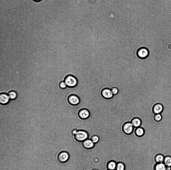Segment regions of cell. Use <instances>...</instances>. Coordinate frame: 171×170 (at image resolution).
<instances>
[{"label":"cell","mask_w":171,"mask_h":170,"mask_svg":"<svg viewBox=\"0 0 171 170\" xmlns=\"http://www.w3.org/2000/svg\"><path fill=\"white\" fill-rule=\"evenodd\" d=\"M72 132L75 139L78 141L82 142L88 138V134L85 131L74 129Z\"/></svg>","instance_id":"6da1fadb"},{"label":"cell","mask_w":171,"mask_h":170,"mask_svg":"<svg viewBox=\"0 0 171 170\" xmlns=\"http://www.w3.org/2000/svg\"><path fill=\"white\" fill-rule=\"evenodd\" d=\"M64 81L67 86L70 87L76 86L78 83V81L76 78L72 75L67 76L65 78Z\"/></svg>","instance_id":"7a4b0ae2"},{"label":"cell","mask_w":171,"mask_h":170,"mask_svg":"<svg viewBox=\"0 0 171 170\" xmlns=\"http://www.w3.org/2000/svg\"><path fill=\"white\" fill-rule=\"evenodd\" d=\"M69 155L68 153L66 151H62L60 152L56 156L57 160L59 162L65 163L69 159Z\"/></svg>","instance_id":"3957f363"},{"label":"cell","mask_w":171,"mask_h":170,"mask_svg":"<svg viewBox=\"0 0 171 170\" xmlns=\"http://www.w3.org/2000/svg\"><path fill=\"white\" fill-rule=\"evenodd\" d=\"M138 57L141 59L145 58L148 55L149 52L148 49L144 47L141 48L138 50L137 53Z\"/></svg>","instance_id":"277c9868"},{"label":"cell","mask_w":171,"mask_h":170,"mask_svg":"<svg viewBox=\"0 0 171 170\" xmlns=\"http://www.w3.org/2000/svg\"><path fill=\"white\" fill-rule=\"evenodd\" d=\"M134 127L131 122H128L125 123L123 127L124 132L127 134H129L133 131Z\"/></svg>","instance_id":"5b68a950"},{"label":"cell","mask_w":171,"mask_h":170,"mask_svg":"<svg viewBox=\"0 0 171 170\" xmlns=\"http://www.w3.org/2000/svg\"><path fill=\"white\" fill-rule=\"evenodd\" d=\"M163 109L162 105L160 102L155 104L153 108V111L155 114H161Z\"/></svg>","instance_id":"8992f818"},{"label":"cell","mask_w":171,"mask_h":170,"mask_svg":"<svg viewBox=\"0 0 171 170\" xmlns=\"http://www.w3.org/2000/svg\"><path fill=\"white\" fill-rule=\"evenodd\" d=\"M82 145L85 148L88 149H92L94 146L95 144L90 139H88L82 142Z\"/></svg>","instance_id":"52a82bcc"},{"label":"cell","mask_w":171,"mask_h":170,"mask_svg":"<svg viewBox=\"0 0 171 170\" xmlns=\"http://www.w3.org/2000/svg\"><path fill=\"white\" fill-rule=\"evenodd\" d=\"M68 100L69 102L73 105H77L80 102L79 97L77 95H74L70 96L68 97Z\"/></svg>","instance_id":"ba28073f"},{"label":"cell","mask_w":171,"mask_h":170,"mask_svg":"<svg viewBox=\"0 0 171 170\" xmlns=\"http://www.w3.org/2000/svg\"><path fill=\"white\" fill-rule=\"evenodd\" d=\"M102 94L104 97L107 99L111 98L113 95L111 89L108 88L103 89L102 91Z\"/></svg>","instance_id":"9c48e42d"},{"label":"cell","mask_w":171,"mask_h":170,"mask_svg":"<svg viewBox=\"0 0 171 170\" xmlns=\"http://www.w3.org/2000/svg\"><path fill=\"white\" fill-rule=\"evenodd\" d=\"M10 98L8 95L2 93L0 95V102L2 104H5L8 103L9 101Z\"/></svg>","instance_id":"30bf717a"},{"label":"cell","mask_w":171,"mask_h":170,"mask_svg":"<svg viewBox=\"0 0 171 170\" xmlns=\"http://www.w3.org/2000/svg\"><path fill=\"white\" fill-rule=\"evenodd\" d=\"M80 117L82 119H86L88 118L90 115L89 111L85 109L81 110L79 112Z\"/></svg>","instance_id":"8fae6325"},{"label":"cell","mask_w":171,"mask_h":170,"mask_svg":"<svg viewBox=\"0 0 171 170\" xmlns=\"http://www.w3.org/2000/svg\"><path fill=\"white\" fill-rule=\"evenodd\" d=\"M117 163L114 160H111L108 162L107 167L108 170H115Z\"/></svg>","instance_id":"7c38bea8"},{"label":"cell","mask_w":171,"mask_h":170,"mask_svg":"<svg viewBox=\"0 0 171 170\" xmlns=\"http://www.w3.org/2000/svg\"><path fill=\"white\" fill-rule=\"evenodd\" d=\"M131 122L134 127L136 128L139 127L141 124V120L137 118H135L133 119Z\"/></svg>","instance_id":"4fadbf2b"},{"label":"cell","mask_w":171,"mask_h":170,"mask_svg":"<svg viewBox=\"0 0 171 170\" xmlns=\"http://www.w3.org/2000/svg\"><path fill=\"white\" fill-rule=\"evenodd\" d=\"M164 157L162 154H158L156 155L154 158L155 161L156 163H163Z\"/></svg>","instance_id":"5bb4252c"},{"label":"cell","mask_w":171,"mask_h":170,"mask_svg":"<svg viewBox=\"0 0 171 170\" xmlns=\"http://www.w3.org/2000/svg\"><path fill=\"white\" fill-rule=\"evenodd\" d=\"M166 166L163 163H156L154 166L155 170H165Z\"/></svg>","instance_id":"9a60e30c"},{"label":"cell","mask_w":171,"mask_h":170,"mask_svg":"<svg viewBox=\"0 0 171 170\" xmlns=\"http://www.w3.org/2000/svg\"><path fill=\"white\" fill-rule=\"evenodd\" d=\"M163 163L166 167H171V157L169 156L165 157Z\"/></svg>","instance_id":"2e32d148"},{"label":"cell","mask_w":171,"mask_h":170,"mask_svg":"<svg viewBox=\"0 0 171 170\" xmlns=\"http://www.w3.org/2000/svg\"><path fill=\"white\" fill-rule=\"evenodd\" d=\"M125 164L122 162H119L117 163L115 170H125Z\"/></svg>","instance_id":"e0dca14e"},{"label":"cell","mask_w":171,"mask_h":170,"mask_svg":"<svg viewBox=\"0 0 171 170\" xmlns=\"http://www.w3.org/2000/svg\"><path fill=\"white\" fill-rule=\"evenodd\" d=\"M135 133L137 136L141 137L144 135V131L143 128L139 127L137 128L135 131Z\"/></svg>","instance_id":"ac0fdd59"},{"label":"cell","mask_w":171,"mask_h":170,"mask_svg":"<svg viewBox=\"0 0 171 170\" xmlns=\"http://www.w3.org/2000/svg\"><path fill=\"white\" fill-rule=\"evenodd\" d=\"M10 99L14 100L17 96V94L15 91L12 90L10 91L8 94Z\"/></svg>","instance_id":"d6986e66"},{"label":"cell","mask_w":171,"mask_h":170,"mask_svg":"<svg viewBox=\"0 0 171 170\" xmlns=\"http://www.w3.org/2000/svg\"><path fill=\"white\" fill-rule=\"evenodd\" d=\"M154 118L156 121L160 122L162 119V116L161 114H156L154 115Z\"/></svg>","instance_id":"ffe728a7"},{"label":"cell","mask_w":171,"mask_h":170,"mask_svg":"<svg viewBox=\"0 0 171 170\" xmlns=\"http://www.w3.org/2000/svg\"><path fill=\"white\" fill-rule=\"evenodd\" d=\"M91 139L94 144H95L99 141V138L97 136L95 135L91 137Z\"/></svg>","instance_id":"44dd1931"},{"label":"cell","mask_w":171,"mask_h":170,"mask_svg":"<svg viewBox=\"0 0 171 170\" xmlns=\"http://www.w3.org/2000/svg\"><path fill=\"white\" fill-rule=\"evenodd\" d=\"M60 87L62 89L66 88L67 86L66 84L64 81L61 82L59 84Z\"/></svg>","instance_id":"7402d4cb"},{"label":"cell","mask_w":171,"mask_h":170,"mask_svg":"<svg viewBox=\"0 0 171 170\" xmlns=\"http://www.w3.org/2000/svg\"><path fill=\"white\" fill-rule=\"evenodd\" d=\"M111 90L113 95L117 94L119 91L118 88L116 87H113L111 89Z\"/></svg>","instance_id":"603a6c76"},{"label":"cell","mask_w":171,"mask_h":170,"mask_svg":"<svg viewBox=\"0 0 171 170\" xmlns=\"http://www.w3.org/2000/svg\"><path fill=\"white\" fill-rule=\"evenodd\" d=\"M171 167H166L165 170H171Z\"/></svg>","instance_id":"cb8c5ba5"},{"label":"cell","mask_w":171,"mask_h":170,"mask_svg":"<svg viewBox=\"0 0 171 170\" xmlns=\"http://www.w3.org/2000/svg\"><path fill=\"white\" fill-rule=\"evenodd\" d=\"M34 0L36 1H40L41 0Z\"/></svg>","instance_id":"d4e9b609"},{"label":"cell","mask_w":171,"mask_h":170,"mask_svg":"<svg viewBox=\"0 0 171 170\" xmlns=\"http://www.w3.org/2000/svg\"><path fill=\"white\" fill-rule=\"evenodd\" d=\"M92 170H98L96 169H93Z\"/></svg>","instance_id":"484cf974"},{"label":"cell","mask_w":171,"mask_h":170,"mask_svg":"<svg viewBox=\"0 0 171 170\" xmlns=\"http://www.w3.org/2000/svg\"><path fill=\"white\" fill-rule=\"evenodd\" d=\"M114 86H115V84H114Z\"/></svg>","instance_id":"4316f807"},{"label":"cell","mask_w":171,"mask_h":170,"mask_svg":"<svg viewBox=\"0 0 171 170\" xmlns=\"http://www.w3.org/2000/svg\"></svg>","instance_id":"83f0119b"},{"label":"cell","mask_w":171,"mask_h":170,"mask_svg":"<svg viewBox=\"0 0 171 170\" xmlns=\"http://www.w3.org/2000/svg\"></svg>","instance_id":"f1b7e54d"}]
</instances>
